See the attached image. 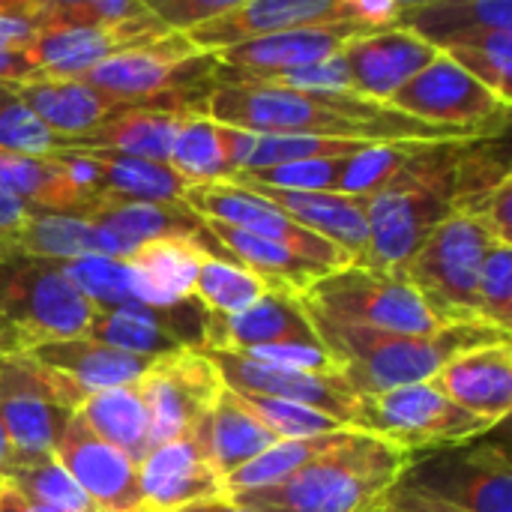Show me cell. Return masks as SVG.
<instances>
[{"label": "cell", "instance_id": "16", "mask_svg": "<svg viewBox=\"0 0 512 512\" xmlns=\"http://www.w3.org/2000/svg\"><path fill=\"white\" fill-rule=\"evenodd\" d=\"M207 318L210 312L195 297H186L171 306L126 303L120 309L96 312L87 327V336L117 351L159 360L183 348L204 351Z\"/></svg>", "mask_w": 512, "mask_h": 512}, {"label": "cell", "instance_id": "56", "mask_svg": "<svg viewBox=\"0 0 512 512\" xmlns=\"http://www.w3.org/2000/svg\"><path fill=\"white\" fill-rule=\"evenodd\" d=\"M3 90H12V87H9V84H0V93H3Z\"/></svg>", "mask_w": 512, "mask_h": 512}, {"label": "cell", "instance_id": "53", "mask_svg": "<svg viewBox=\"0 0 512 512\" xmlns=\"http://www.w3.org/2000/svg\"><path fill=\"white\" fill-rule=\"evenodd\" d=\"M0 512H39L33 510L18 492H12L9 486H0Z\"/></svg>", "mask_w": 512, "mask_h": 512}, {"label": "cell", "instance_id": "50", "mask_svg": "<svg viewBox=\"0 0 512 512\" xmlns=\"http://www.w3.org/2000/svg\"><path fill=\"white\" fill-rule=\"evenodd\" d=\"M381 507L390 512H465L456 504H447L435 495H426L420 489H411L405 483H393L384 495H381Z\"/></svg>", "mask_w": 512, "mask_h": 512}, {"label": "cell", "instance_id": "48", "mask_svg": "<svg viewBox=\"0 0 512 512\" xmlns=\"http://www.w3.org/2000/svg\"><path fill=\"white\" fill-rule=\"evenodd\" d=\"M237 0H150L147 9L171 30V33H189L192 27H201L222 12H228Z\"/></svg>", "mask_w": 512, "mask_h": 512}, {"label": "cell", "instance_id": "20", "mask_svg": "<svg viewBox=\"0 0 512 512\" xmlns=\"http://www.w3.org/2000/svg\"><path fill=\"white\" fill-rule=\"evenodd\" d=\"M438 54V48H432L429 42L402 27L354 36L339 48V60L345 63L351 93L384 105Z\"/></svg>", "mask_w": 512, "mask_h": 512}, {"label": "cell", "instance_id": "58", "mask_svg": "<svg viewBox=\"0 0 512 512\" xmlns=\"http://www.w3.org/2000/svg\"><path fill=\"white\" fill-rule=\"evenodd\" d=\"M369 510H372V507H369ZM369 510H366V512H369Z\"/></svg>", "mask_w": 512, "mask_h": 512}, {"label": "cell", "instance_id": "51", "mask_svg": "<svg viewBox=\"0 0 512 512\" xmlns=\"http://www.w3.org/2000/svg\"><path fill=\"white\" fill-rule=\"evenodd\" d=\"M30 216H39V213H33L24 201H18V198H12L9 192L0 189V258H6L9 234L15 228H21Z\"/></svg>", "mask_w": 512, "mask_h": 512}, {"label": "cell", "instance_id": "22", "mask_svg": "<svg viewBox=\"0 0 512 512\" xmlns=\"http://www.w3.org/2000/svg\"><path fill=\"white\" fill-rule=\"evenodd\" d=\"M57 156L69 165L72 177L99 198L180 204L192 189L171 165L117 150H69Z\"/></svg>", "mask_w": 512, "mask_h": 512}, {"label": "cell", "instance_id": "6", "mask_svg": "<svg viewBox=\"0 0 512 512\" xmlns=\"http://www.w3.org/2000/svg\"><path fill=\"white\" fill-rule=\"evenodd\" d=\"M213 69V54L195 51L183 33H168L150 45L102 60L81 81L135 108L204 114L207 96L216 87Z\"/></svg>", "mask_w": 512, "mask_h": 512}, {"label": "cell", "instance_id": "28", "mask_svg": "<svg viewBox=\"0 0 512 512\" xmlns=\"http://www.w3.org/2000/svg\"><path fill=\"white\" fill-rule=\"evenodd\" d=\"M189 438L195 441L204 465L216 474L219 483L273 444H279L276 435H270L249 411L240 408L231 390H222L216 396V402L207 408Z\"/></svg>", "mask_w": 512, "mask_h": 512}, {"label": "cell", "instance_id": "43", "mask_svg": "<svg viewBox=\"0 0 512 512\" xmlns=\"http://www.w3.org/2000/svg\"><path fill=\"white\" fill-rule=\"evenodd\" d=\"M240 408L249 411L270 435H276L279 441H297V438H315V435H330V432H342L348 426L330 420L327 414L297 405V402H285V399H270V396H252V393H234Z\"/></svg>", "mask_w": 512, "mask_h": 512}, {"label": "cell", "instance_id": "41", "mask_svg": "<svg viewBox=\"0 0 512 512\" xmlns=\"http://www.w3.org/2000/svg\"><path fill=\"white\" fill-rule=\"evenodd\" d=\"M63 273L96 312H108V309H120L126 303H138L132 273H129L123 258L84 255V258L66 261Z\"/></svg>", "mask_w": 512, "mask_h": 512}, {"label": "cell", "instance_id": "33", "mask_svg": "<svg viewBox=\"0 0 512 512\" xmlns=\"http://www.w3.org/2000/svg\"><path fill=\"white\" fill-rule=\"evenodd\" d=\"M189 111H156V108H132L105 126L72 138V150H117L153 162H165L171 156L174 138L186 123Z\"/></svg>", "mask_w": 512, "mask_h": 512}, {"label": "cell", "instance_id": "40", "mask_svg": "<svg viewBox=\"0 0 512 512\" xmlns=\"http://www.w3.org/2000/svg\"><path fill=\"white\" fill-rule=\"evenodd\" d=\"M462 72L489 87L501 102L512 99V30H489L444 48Z\"/></svg>", "mask_w": 512, "mask_h": 512}, {"label": "cell", "instance_id": "47", "mask_svg": "<svg viewBox=\"0 0 512 512\" xmlns=\"http://www.w3.org/2000/svg\"><path fill=\"white\" fill-rule=\"evenodd\" d=\"M237 357L252 360L267 369H282V372L339 375V366L324 345H264V348H249Z\"/></svg>", "mask_w": 512, "mask_h": 512}, {"label": "cell", "instance_id": "29", "mask_svg": "<svg viewBox=\"0 0 512 512\" xmlns=\"http://www.w3.org/2000/svg\"><path fill=\"white\" fill-rule=\"evenodd\" d=\"M36 363L66 375L84 396L111 390V387H126V384H138L147 369L156 360L147 357H135L126 351H117L105 342H96L90 336H78V339H63V342H51L36 348L33 354Z\"/></svg>", "mask_w": 512, "mask_h": 512}, {"label": "cell", "instance_id": "25", "mask_svg": "<svg viewBox=\"0 0 512 512\" xmlns=\"http://www.w3.org/2000/svg\"><path fill=\"white\" fill-rule=\"evenodd\" d=\"M237 186V183H231ZM240 189L255 192L258 198L276 204L306 231L336 243L354 264H366L369 255V225H366V198H351L339 192H285L240 183Z\"/></svg>", "mask_w": 512, "mask_h": 512}, {"label": "cell", "instance_id": "55", "mask_svg": "<svg viewBox=\"0 0 512 512\" xmlns=\"http://www.w3.org/2000/svg\"><path fill=\"white\" fill-rule=\"evenodd\" d=\"M369 512H390V510H384V507H381V498H378V501L372 504V510H369Z\"/></svg>", "mask_w": 512, "mask_h": 512}, {"label": "cell", "instance_id": "10", "mask_svg": "<svg viewBox=\"0 0 512 512\" xmlns=\"http://www.w3.org/2000/svg\"><path fill=\"white\" fill-rule=\"evenodd\" d=\"M87 396L33 357H0V426L12 453H54Z\"/></svg>", "mask_w": 512, "mask_h": 512}, {"label": "cell", "instance_id": "57", "mask_svg": "<svg viewBox=\"0 0 512 512\" xmlns=\"http://www.w3.org/2000/svg\"><path fill=\"white\" fill-rule=\"evenodd\" d=\"M366 510H369V507H366ZM366 510H363V512H366Z\"/></svg>", "mask_w": 512, "mask_h": 512}, {"label": "cell", "instance_id": "42", "mask_svg": "<svg viewBox=\"0 0 512 512\" xmlns=\"http://www.w3.org/2000/svg\"><path fill=\"white\" fill-rule=\"evenodd\" d=\"M72 138L48 129L18 96L15 87L0 93V153L12 156H57L69 153Z\"/></svg>", "mask_w": 512, "mask_h": 512}, {"label": "cell", "instance_id": "44", "mask_svg": "<svg viewBox=\"0 0 512 512\" xmlns=\"http://www.w3.org/2000/svg\"><path fill=\"white\" fill-rule=\"evenodd\" d=\"M147 0H39V33L54 27H114L147 15Z\"/></svg>", "mask_w": 512, "mask_h": 512}, {"label": "cell", "instance_id": "31", "mask_svg": "<svg viewBox=\"0 0 512 512\" xmlns=\"http://www.w3.org/2000/svg\"><path fill=\"white\" fill-rule=\"evenodd\" d=\"M15 96L63 138H81L135 108L84 81H30L15 87Z\"/></svg>", "mask_w": 512, "mask_h": 512}, {"label": "cell", "instance_id": "11", "mask_svg": "<svg viewBox=\"0 0 512 512\" xmlns=\"http://www.w3.org/2000/svg\"><path fill=\"white\" fill-rule=\"evenodd\" d=\"M399 483L465 512H512V468L504 444H456L435 456H414Z\"/></svg>", "mask_w": 512, "mask_h": 512}, {"label": "cell", "instance_id": "49", "mask_svg": "<svg viewBox=\"0 0 512 512\" xmlns=\"http://www.w3.org/2000/svg\"><path fill=\"white\" fill-rule=\"evenodd\" d=\"M39 0H0V48L27 51L39 36Z\"/></svg>", "mask_w": 512, "mask_h": 512}, {"label": "cell", "instance_id": "27", "mask_svg": "<svg viewBox=\"0 0 512 512\" xmlns=\"http://www.w3.org/2000/svg\"><path fill=\"white\" fill-rule=\"evenodd\" d=\"M0 189L45 216H90L105 198L84 189L60 156L0 153Z\"/></svg>", "mask_w": 512, "mask_h": 512}, {"label": "cell", "instance_id": "54", "mask_svg": "<svg viewBox=\"0 0 512 512\" xmlns=\"http://www.w3.org/2000/svg\"><path fill=\"white\" fill-rule=\"evenodd\" d=\"M6 456H9V441H6L3 426H0V486H3V465H6Z\"/></svg>", "mask_w": 512, "mask_h": 512}, {"label": "cell", "instance_id": "21", "mask_svg": "<svg viewBox=\"0 0 512 512\" xmlns=\"http://www.w3.org/2000/svg\"><path fill=\"white\" fill-rule=\"evenodd\" d=\"M339 0H237L219 18L183 33L201 54H219L249 39L273 36L282 30L339 24Z\"/></svg>", "mask_w": 512, "mask_h": 512}, {"label": "cell", "instance_id": "52", "mask_svg": "<svg viewBox=\"0 0 512 512\" xmlns=\"http://www.w3.org/2000/svg\"><path fill=\"white\" fill-rule=\"evenodd\" d=\"M177 512H249V510H243V507L231 504L228 498H213V501L189 504V507H183V510H177Z\"/></svg>", "mask_w": 512, "mask_h": 512}, {"label": "cell", "instance_id": "38", "mask_svg": "<svg viewBox=\"0 0 512 512\" xmlns=\"http://www.w3.org/2000/svg\"><path fill=\"white\" fill-rule=\"evenodd\" d=\"M168 165L189 180L192 186L201 183H228L231 180V165L225 159L219 129L207 114H189L186 123L180 126Z\"/></svg>", "mask_w": 512, "mask_h": 512}, {"label": "cell", "instance_id": "35", "mask_svg": "<svg viewBox=\"0 0 512 512\" xmlns=\"http://www.w3.org/2000/svg\"><path fill=\"white\" fill-rule=\"evenodd\" d=\"M3 486L39 512H102L63 471L54 453H12L3 465Z\"/></svg>", "mask_w": 512, "mask_h": 512}, {"label": "cell", "instance_id": "5", "mask_svg": "<svg viewBox=\"0 0 512 512\" xmlns=\"http://www.w3.org/2000/svg\"><path fill=\"white\" fill-rule=\"evenodd\" d=\"M96 309L66 279L63 264L0 258V357L87 336Z\"/></svg>", "mask_w": 512, "mask_h": 512}, {"label": "cell", "instance_id": "30", "mask_svg": "<svg viewBox=\"0 0 512 512\" xmlns=\"http://www.w3.org/2000/svg\"><path fill=\"white\" fill-rule=\"evenodd\" d=\"M210 255L189 237H159L138 246L126 261L135 300L147 306H171L192 297L195 276Z\"/></svg>", "mask_w": 512, "mask_h": 512}, {"label": "cell", "instance_id": "8", "mask_svg": "<svg viewBox=\"0 0 512 512\" xmlns=\"http://www.w3.org/2000/svg\"><path fill=\"white\" fill-rule=\"evenodd\" d=\"M498 243L501 240L483 222L453 213L429 234L405 264L402 276L444 324L483 321L477 306V279L486 255Z\"/></svg>", "mask_w": 512, "mask_h": 512}, {"label": "cell", "instance_id": "45", "mask_svg": "<svg viewBox=\"0 0 512 512\" xmlns=\"http://www.w3.org/2000/svg\"><path fill=\"white\" fill-rule=\"evenodd\" d=\"M420 144H369L366 150L348 156L345 174L339 183V195L351 198H369L381 192L408 162V156Z\"/></svg>", "mask_w": 512, "mask_h": 512}, {"label": "cell", "instance_id": "37", "mask_svg": "<svg viewBox=\"0 0 512 512\" xmlns=\"http://www.w3.org/2000/svg\"><path fill=\"white\" fill-rule=\"evenodd\" d=\"M507 135L495 138H474L465 144L459 165H456V195L453 213L468 216L480 201H486L498 186L512 180L510 156H507Z\"/></svg>", "mask_w": 512, "mask_h": 512}, {"label": "cell", "instance_id": "18", "mask_svg": "<svg viewBox=\"0 0 512 512\" xmlns=\"http://www.w3.org/2000/svg\"><path fill=\"white\" fill-rule=\"evenodd\" d=\"M54 459L102 512H144L138 462L99 441L78 414L60 435Z\"/></svg>", "mask_w": 512, "mask_h": 512}, {"label": "cell", "instance_id": "12", "mask_svg": "<svg viewBox=\"0 0 512 512\" xmlns=\"http://www.w3.org/2000/svg\"><path fill=\"white\" fill-rule=\"evenodd\" d=\"M387 105L435 126L471 129L480 138L507 135L510 126V105L462 72L447 54H438Z\"/></svg>", "mask_w": 512, "mask_h": 512}, {"label": "cell", "instance_id": "14", "mask_svg": "<svg viewBox=\"0 0 512 512\" xmlns=\"http://www.w3.org/2000/svg\"><path fill=\"white\" fill-rule=\"evenodd\" d=\"M183 204L192 213H198L201 219L234 225V228L249 231V234H255L261 240L279 243V246L291 249L294 255L324 267L327 273L354 264L336 243L306 231L291 216H285L276 204H270V201H264L255 192H246L240 186H231V183H201V186H192L186 192Z\"/></svg>", "mask_w": 512, "mask_h": 512}, {"label": "cell", "instance_id": "4", "mask_svg": "<svg viewBox=\"0 0 512 512\" xmlns=\"http://www.w3.org/2000/svg\"><path fill=\"white\" fill-rule=\"evenodd\" d=\"M468 141L420 144L402 171L366 198L369 255L363 267L402 273L429 234L453 216L456 165Z\"/></svg>", "mask_w": 512, "mask_h": 512}, {"label": "cell", "instance_id": "24", "mask_svg": "<svg viewBox=\"0 0 512 512\" xmlns=\"http://www.w3.org/2000/svg\"><path fill=\"white\" fill-rule=\"evenodd\" d=\"M138 480L144 495V512H177L189 504L225 498L222 483L204 465L189 435L153 447L138 462Z\"/></svg>", "mask_w": 512, "mask_h": 512}, {"label": "cell", "instance_id": "26", "mask_svg": "<svg viewBox=\"0 0 512 512\" xmlns=\"http://www.w3.org/2000/svg\"><path fill=\"white\" fill-rule=\"evenodd\" d=\"M429 384H435L459 408L501 426L512 405V345H486L450 360Z\"/></svg>", "mask_w": 512, "mask_h": 512}, {"label": "cell", "instance_id": "2", "mask_svg": "<svg viewBox=\"0 0 512 512\" xmlns=\"http://www.w3.org/2000/svg\"><path fill=\"white\" fill-rule=\"evenodd\" d=\"M306 318L315 336L321 339V345L336 360L342 381L360 399L396 387L429 384L450 360L486 345L510 342V333L486 321L447 324L432 336H390V333H375V330L330 321L312 309H306Z\"/></svg>", "mask_w": 512, "mask_h": 512}, {"label": "cell", "instance_id": "32", "mask_svg": "<svg viewBox=\"0 0 512 512\" xmlns=\"http://www.w3.org/2000/svg\"><path fill=\"white\" fill-rule=\"evenodd\" d=\"M396 27L420 36L444 51L468 36L489 30H512L510 0H405Z\"/></svg>", "mask_w": 512, "mask_h": 512}, {"label": "cell", "instance_id": "7", "mask_svg": "<svg viewBox=\"0 0 512 512\" xmlns=\"http://www.w3.org/2000/svg\"><path fill=\"white\" fill-rule=\"evenodd\" d=\"M300 303L330 321L390 336H432L447 327L429 312L402 273L363 264L327 273L300 297Z\"/></svg>", "mask_w": 512, "mask_h": 512}, {"label": "cell", "instance_id": "1", "mask_svg": "<svg viewBox=\"0 0 512 512\" xmlns=\"http://www.w3.org/2000/svg\"><path fill=\"white\" fill-rule=\"evenodd\" d=\"M204 114L228 129L255 135H306L369 144L474 141L471 129L435 126L384 102L339 90H282L270 84H216Z\"/></svg>", "mask_w": 512, "mask_h": 512}, {"label": "cell", "instance_id": "19", "mask_svg": "<svg viewBox=\"0 0 512 512\" xmlns=\"http://www.w3.org/2000/svg\"><path fill=\"white\" fill-rule=\"evenodd\" d=\"M204 354L216 366L222 387L231 393H252V396L297 402V405L327 414L330 420H336L348 429L354 426L360 396H354L348 390L342 375H309V372L267 369V366H258V363L243 360L228 351H204Z\"/></svg>", "mask_w": 512, "mask_h": 512}, {"label": "cell", "instance_id": "36", "mask_svg": "<svg viewBox=\"0 0 512 512\" xmlns=\"http://www.w3.org/2000/svg\"><path fill=\"white\" fill-rule=\"evenodd\" d=\"M351 432L354 429H342V432H330V435H315V438H297V441H279L270 450H264L261 456H255L249 465H243L240 471L225 477L222 489H225V495H237V492H252V489L276 486V483L288 480L291 474H297L312 459H318L327 450H333L336 444H342Z\"/></svg>", "mask_w": 512, "mask_h": 512}, {"label": "cell", "instance_id": "9", "mask_svg": "<svg viewBox=\"0 0 512 512\" xmlns=\"http://www.w3.org/2000/svg\"><path fill=\"white\" fill-rule=\"evenodd\" d=\"M351 429L375 435L414 456L426 447L477 441L498 426L459 408L435 384H411L378 396H363Z\"/></svg>", "mask_w": 512, "mask_h": 512}, {"label": "cell", "instance_id": "46", "mask_svg": "<svg viewBox=\"0 0 512 512\" xmlns=\"http://www.w3.org/2000/svg\"><path fill=\"white\" fill-rule=\"evenodd\" d=\"M477 306H480V318L504 333H510L512 327V246L498 243L483 267H480V279H477Z\"/></svg>", "mask_w": 512, "mask_h": 512}, {"label": "cell", "instance_id": "3", "mask_svg": "<svg viewBox=\"0 0 512 512\" xmlns=\"http://www.w3.org/2000/svg\"><path fill=\"white\" fill-rule=\"evenodd\" d=\"M411 459V453L354 429L288 480L225 498L249 512H363L402 477Z\"/></svg>", "mask_w": 512, "mask_h": 512}, {"label": "cell", "instance_id": "23", "mask_svg": "<svg viewBox=\"0 0 512 512\" xmlns=\"http://www.w3.org/2000/svg\"><path fill=\"white\" fill-rule=\"evenodd\" d=\"M264 345H321L315 336L300 297L285 291H270L246 312L222 318L210 315L204 330V351L243 354Z\"/></svg>", "mask_w": 512, "mask_h": 512}, {"label": "cell", "instance_id": "17", "mask_svg": "<svg viewBox=\"0 0 512 512\" xmlns=\"http://www.w3.org/2000/svg\"><path fill=\"white\" fill-rule=\"evenodd\" d=\"M171 30L153 15H138L114 27H54L42 30L27 48L45 81H81L102 60L150 45Z\"/></svg>", "mask_w": 512, "mask_h": 512}, {"label": "cell", "instance_id": "34", "mask_svg": "<svg viewBox=\"0 0 512 512\" xmlns=\"http://www.w3.org/2000/svg\"><path fill=\"white\" fill-rule=\"evenodd\" d=\"M75 414L99 441L126 453L132 462H141L150 453V423L138 384L93 393L81 402Z\"/></svg>", "mask_w": 512, "mask_h": 512}, {"label": "cell", "instance_id": "39", "mask_svg": "<svg viewBox=\"0 0 512 512\" xmlns=\"http://www.w3.org/2000/svg\"><path fill=\"white\" fill-rule=\"evenodd\" d=\"M273 288L255 276L252 270H246L237 261H219V258H207L195 276V288L192 297L210 312V315H240L246 312L252 303H258L264 294H270Z\"/></svg>", "mask_w": 512, "mask_h": 512}, {"label": "cell", "instance_id": "15", "mask_svg": "<svg viewBox=\"0 0 512 512\" xmlns=\"http://www.w3.org/2000/svg\"><path fill=\"white\" fill-rule=\"evenodd\" d=\"M375 33L354 21L324 24V27H300V30H282L273 36L249 39L234 48H225L216 57L213 81L216 84H264L279 75L315 66L321 60H330L348 39Z\"/></svg>", "mask_w": 512, "mask_h": 512}, {"label": "cell", "instance_id": "13", "mask_svg": "<svg viewBox=\"0 0 512 512\" xmlns=\"http://www.w3.org/2000/svg\"><path fill=\"white\" fill-rule=\"evenodd\" d=\"M147 423L150 450L192 435L198 420L225 390L216 366L198 348H183L171 357H159L138 381Z\"/></svg>", "mask_w": 512, "mask_h": 512}]
</instances>
